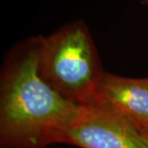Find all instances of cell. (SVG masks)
<instances>
[{
	"mask_svg": "<svg viewBox=\"0 0 148 148\" xmlns=\"http://www.w3.org/2000/svg\"><path fill=\"white\" fill-rule=\"evenodd\" d=\"M138 129H139V131L142 133V135L143 136V138H144V139H145V141H146V143H147L148 146V126L140 127Z\"/></svg>",
	"mask_w": 148,
	"mask_h": 148,
	"instance_id": "cell-5",
	"label": "cell"
},
{
	"mask_svg": "<svg viewBox=\"0 0 148 148\" xmlns=\"http://www.w3.org/2000/svg\"><path fill=\"white\" fill-rule=\"evenodd\" d=\"M143 4L147 7V8L148 10V0H143Z\"/></svg>",
	"mask_w": 148,
	"mask_h": 148,
	"instance_id": "cell-6",
	"label": "cell"
},
{
	"mask_svg": "<svg viewBox=\"0 0 148 148\" xmlns=\"http://www.w3.org/2000/svg\"><path fill=\"white\" fill-rule=\"evenodd\" d=\"M58 143L81 148H148L138 127L94 104L79 106Z\"/></svg>",
	"mask_w": 148,
	"mask_h": 148,
	"instance_id": "cell-3",
	"label": "cell"
},
{
	"mask_svg": "<svg viewBox=\"0 0 148 148\" xmlns=\"http://www.w3.org/2000/svg\"><path fill=\"white\" fill-rule=\"evenodd\" d=\"M37 38L40 77L70 102L90 104L105 72L86 24L72 21Z\"/></svg>",
	"mask_w": 148,
	"mask_h": 148,
	"instance_id": "cell-2",
	"label": "cell"
},
{
	"mask_svg": "<svg viewBox=\"0 0 148 148\" xmlns=\"http://www.w3.org/2000/svg\"><path fill=\"white\" fill-rule=\"evenodd\" d=\"M124 118L138 128L148 126V77L102 75L92 102Z\"/></svg>",
	"mask_w": 148,
	"mask_h": 148,
	"instance_id": "cell-4",
	"label": "cell"
},
{
	"mask_svg": "<svg viewBox=\"0 0 148 148\" xmlns=\"http://www.w3.org/2000/svg\"><path fill=\"white\" fill-rule=\"evenodd\" d=\"M38 58L35 36L12 48L4 62L0 81L2 148H45L58 143L79 108L40 77Z\"/></svg>",
	"mask_w": 148,
	"mask_h": 148,
	"instance_id": "cell-1",
	"label": "cell"
}]
</instances>
